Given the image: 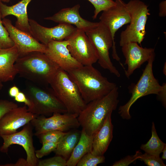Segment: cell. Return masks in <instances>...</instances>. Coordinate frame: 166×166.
<instances>
[{"mask_svg":"<svg viewBox=\"0 0 166 166\" xmlns=\"http://www.w3.org/2000/svg\"><path fill=\"white\" fill-rule=\"evenodd\" d=\"M14 66L20 77L43 86L49 85L60 68L45 53L37 51L19 55Z\"/></svg>","mask_w":166,"mask_h":166,"instance_id":"cell-1","label":"cell"},{"mask_svg":"<svg viewBox=\"0 0 166 166\" xmlns=\"http://www.w3.org/2000/svg\"><path fill=\"white\" fill-rule=\"evenodd\" d=\"M67 72L86 104L103 97L117 86L93 65H82Z\"/></svg>","mask_w":166,"mask_h":166,"instance_id":"cell-2","label":"cell"},{"mask_svg":"<svg viewBox=\"0 0 166 166\" xmlns=\"http://www.w3.org/2000/svg\"><path fill=\"white\" fill-rule=\"evenodd\" d=\"M118 96L117 86L105 96L86 104L77 118L80 126L88 135L94 136L108 116L116 109Z\"/></svg>","mask_w":166,"mask_h":166,"instance_id":"cell-3","label":"cell"},{"mask_svg":"<svg viewBox=\"0 0 166 166\" xmlns=\"http://www.w3.org/2000/svg\"><path fill=\"white\" fill-rule=\"evenodd\" d=\"M25 91L30 103L28 110L34 114L45 116L54 113L67 112L66 108L51 88L30 82L27 83Z\"/></svg>","mask_w":166,"mask_h":166,"instance_id":"cell-4","label":"cell"},{"mask_svg":"<svg viewBox=\"0 0 166 166\" xmlns=\"http://www.w3.org/2000/svg\"><path fill=\"white\" fill-rule=\"evenodd\" d=\"M49 85L66 108L67 112L78 116L86 104L78 87L68 73L59 68Z\"/></svg>","mask_w":166,"mask_h":166,"instance_id":"cell-5","label":"cell"},{"mask_svg":"<svg viewBox=\"0 0 166 166\" xmlns=\"http://www.w3.org/2000/svg\"><path fill=\"white\" fill-rule=\"evenodd\" d=\"M155 56V53L148 61L137 83L132 84L128 88L131 96L128 101L120 106L118 109V113L123 119L128 120L131 118L129 112L130 108L139 98L152 94L157 95L166 85V83L160 85L154 76L152 67Z\"/></svg>","mask_w":166,"mask_h":166,"instance_id":"cell-6","label":"cell"},{"mask_svg":"<svg viewBox=\"0 0 166 166\" xmlns=\"http://www.w3.org/2000/svg\"><path fill=\"white\" fill-rule=\"evenodd\" d=\"M130 16V21L120 36V45L130 42L140 44L145 38V26L149 15L148 6L140 0H131L126 3Z\"/></svg>","mask_w":166,"mask_h":166,"instance_id":"cell-7","label":"cell"},{"mask_svg":"<svg viewBox=\"0 0 166 166\" xmlns=\"http://www.w3.org/2000/svg\"><path fill=\"white\" fill-rule=\"evenodd\" d=\"M97 52L98 63L103 68L119 77L118 70L113 65L109 55V50L112 47L113 41L108 28L101 22H98L94 27L85 32Z\"/></svg>","mask_w":166,"mask_h":166,"instance_id":"cell-8","label":"cell"},{"mask_svg":"<svg viewBox=\"0 0 166 166\" xmlns=\"http://www.w3.org/2000/svg\"><path fill=\"white\" fill-rule=\"evenodd\" d=\"M78 115L67 112L54 113L49 117L39 115L30 122L34 128L35 135L51 130L65 132L78 128L80 126L77 119Z\"/></svg>","mask_w":166,"mask_h":166,"instance_id":"cell-9","label":"cell"},{"mask_svg":"<svg viewBox=\"0 0 166 166\" xmlns=\"http://www.w3.org/2000/svg\"><path fill=\"white\" fill-rule=\"evenodd\" d=\"M66 40L72 56L82 65H93L97 61L96 50L85 31L76 28Z\"/></svg>","mask_w":166,"mask_h":166,"instance_id":"cell-10","label":"cell"},{"mask_svg":"<svg viewBox=\"0 0 166 166\" xmlns=\"http://www.w3.org/2000/svg\"><path fill=\"white\" fill-rule=\"evenodd\" d=\"M115 4L103 11L100 21L109 29L113 41L112 56L119 62L120 58L116 51L114 37L117 31L124 25L129 23L130 16L125 3L122 0H116Z\"/></svg>","mask_w":166,"mask_h":166,"instance_id":"cell-11","label":"cell"},{"mask_svg":"<svg viewBox=\"0 0 166 166\" xmlns=\"http://www.w3.org/2000/svg\"><path fill=\"white\" fill-rule=\"evenodd\" d=\"M33 127L30 122L24 126L20 131L9 135H2L3 144L0 148V151L7 153L10 146L17 144L22 147L26 153V161L28 166H37L38 159L35 154L33 141Z\"/></svg>","mask_w":166,"mask_h":166,"instance_id":"cell-12","label":"cell"},{"mask_svg":"<svg viewBox=\"0 0 166 166\" xmlns=\"http://www.w3.org/2000/svg\"><path fill=\"white\" fill-rule=\"evenodd\" d=\"M32 35L38 42L46 45L52 41L66 40L76 30L71 25L59 24L53 27L43 26L35 20L29 19Z\"/></svg>","mask_w":166,"mask_h":166,"instance_id":"cell-13","label":"cell"},{"mask_svg":"<svg viewBox=\"0 0 166 166\" xmlns=\"http://www.w3.org/2000/svg\"><path fill=\"white\" fill-rule=\"evenodd\" d=\"M2 22L17 47L19 55L35 51L45 53L46 45L40 43L31 35L17 28L13 25L10 20L4 18Z\"/></svg>","mask_w":166,"mask_h":166,"instance_id":"cell-14","label":"cell"},{"mask_svg":"<svg viewBox=\"0 0 166 166\" xmlns=\"http://www.w3.org/2000/svg\"><path fill=\"white\" fill-rule=\"evenodd\" d=\"M69 43L67 40L52 41L46 45L45 53L60 68L67 72L82 66L72 56L67 47Z\"/></svg>","mask_w":166,"mask_h":166,"instance_id":"cell-15","label":"cell"},{"mask_svg":"<svg viewBox=\"0 0 166 166\" xmlns=\"http://www.w3.org/2000/svg\"><path fill=\"white\" fill-rule=\"evenodd\" d=\"M38 116L29 112L26 105L10 110L0 119V135L16 132Z\"/></svg>","mask_w":166,"mask_h":166,"instance_id":"cell-16","label":"cell"},{"mask_svg":"<svg viewBox=\"0 0 166 166\" xmlns=\"http://www.w3.org/2000/svg\"><path fill=\"white\" fill-rule=\"evenodd\" d=\"M138 44L136 42H130L122 46V51L125 59V64L127 66L125 73L128 78L136 69L148 61L155 53L154 49L143 48Z\"/></svg>","mask_w":166,"mask_h":166,"instance_id":"cell-17","label":"cell"},{"mask_svg":"<svg viewBox=\"0 0 166 166\" xmlns=\"http://www.w3.org/2000/svg\"><path fill=\"white\" fill-rule=\"evenodd\" d=\"M80 5L77 4L72 7L63 8L52 16L44 19L59 24L74 25L76 28L85 32L95 26L98 22H92L81 17L79 10Z\"/></svg>","mask_w":166,"mask_h":166,"instance_id":"cell-18","label":"cell"},{"mask_svg":"<svg viewBox=\"0 0 166 166\" xmlns=\"http://www.w3.org/2000/svg\"><path fill=\"white\" fill-rule=\"evenodd\" d=\"M31 0H22L11 6H7L0 2V13L2 18L9 15L15 16L17 19L15 26L31 35L27 11V6Z\"/></svg>","mask_w":166,"mask_h":166,"instance_id":"cell-19","label":"cell"},{"mask_svg":"<svg viewBox=\"0 0 166 166\" xmlns=\"http://www.w3.org/2000/svg\"><path fill=\"white\" fill-rule=\"evenodd\" d=\"M19 54L17 47L0 49V81L13 80L18 74L14 64Z\"/></svg>","mask_w":166,"mask_h":166,"instance_id":"cell-20","label":"cell"},{"mask_svg":"<svg viewBox=\"0 0 166 166\" xmlns=\"http://www.w3.org/2000/svg\"><path fill=\"white\" fill-rule=\"evenodd\" d=\"M111 114L108 116L102 125L94 135L91 152L93 155H104L112 139L113 125Z\"/></svg>","mask_w":166,"mask_h":166,"instance_id":"cell-21","label":"cell"},{"mask_svg":"<svg viewBox=\"0 0 166 166\" xmlns=\"http://www.w3.org/2000/svg\"><path fill=\"white\" fill-rule=\"evenodd\" d=\"M94 136L88 135L82 128L79 139L70 157L67 160L66 166H76L79 160L86 153L91 152Z\"/></svg>","mask_w":166,"mask_h":166,"instance_id":"cell-22","label":"cell"},{"mask_svg":"<svg viewBox=\"0 0 166 166\" xmlns=\"http://www.w3.org/2000/svg\"><path fill=\"white\" fill-rule=\"evenodd\" d=\"M81 133L78 130L67 132L58 142L53 151L56 155L61 156L67 160L79 139Z\"/></svg>","mask_w":166,"mask_h":166,"instance_id":"cell-23","label":"cell"},{"mask_svg":"<svg viewBox=\"0 0 166 166\" xmlns=\"http://www.w3.org/2000/svg\"><path fill=\"white\" fill-rule=\"evenodd\" d=\"M166 145L159 137L153 122L152 126V136L149 141L140 147L141 149L150 154L160 156V154Z\"/></svg>","mask_w":166,"mask_h":166,"instance_id":"cell-24","label":"cell"},{"mask_svg":"<svg viewBox=\"0 0 166 166\" xmlns=\"http://www.w3.org/2000/svg\"><path fill=\"white\" fill-rule=\"evenodd\" d=\"M104 155L97 156L93 154L91 152L83 156L77 163V166H96L105 162Z\"/></svg>","mask_w":166,"mask_h":166,"instance_id":"cell-25","label":"cell"},{"mask_svg":"<svg viewBox=\"0 0 166 166\" xmlns=\"http://www.w3.org/2000/svg\"><path fill=\"white\" fill-rule=\"evenodd\" d=\"M67 132L59 130H51L41 133L37 136L42 144L46 142L58 143Z\"/></svg>","mask_w":166,"mask_h":166,"instance_id":"cell-26","label":"cell"},{"mask_svg":"<svg viewBox=\"0 0 166 166\" xmlns=\"http://www.w3.org/2000/svg\"><path fill=\"white\" fill-rule=\"evenodd\" d=\"M137 160L143 161L148 166H165L162 159L160 156L145 152L142 154L138 151Z\"/></svg>","mask_w":166,"mask_h":166,"instance_id":"cell-27","label":"cell"},{"mask_svg":"<svg viewBox=\"0 0 166 166\" xmlns=\"http://www.w3.org/2000/svg\"><path fill=\"white\" fill-rule=\"evenodd\" d=\"M94 6L95 10L93 17V19H96L98 15L103 11L114 5L115 1L113 0H87Z\"/></svg>","mask_w":166,"mask_h":166,"instance_id":"cell-28","label":"cell"},{"mask_svg":"<svg viewBox=\"0 0 166 166\" xmlns=\"http://www.w3.org/2000/svg\"><path fill=\"white\" fill-rule=\"evenodd\" d=\"M2 18L0 13V49L9 48L14 45V44L4 26Z\"/></svg>","mask_w":166,"mask_h":166,"instance_id":"cell-29","label":"cell"},{"mask_svg":"<svg viewBox=\"0 0 166 166\" xmlns=\"http://www.w3.org/2000/svg\"><path fill=\"white\" fill-rule=\"evenodd\" d=\"M67 160L60 156L38 160V166H66Z\"/></svg>","mask_w":166,"mask_h":166,"instance_id":"cell-30","label":"cell"},{"mask_svg":"<svg viewBox=\"0 0 166 166\" xmlns=\"http://www.w3.org/2000/svg\"><path fill=\"white\" fill-rule=\"evenodd\" d=\"M57 144L50 142L42 143V145L41 149L35 150L36 157L38 159L42 158L53 152L56 148Z\"/></svg>","mask_w":166,"mask_h":166,"instance_id":"cell-31","label":"cell"},{"mask_svg":"<svg viewBox=\"0 0 166 166\" xmlns=\"http://www.w3.org/2000/svg\"><path fill=\"white\" fill-rule=\"evenodd\" d=\"M18 107V105L12 101L0 100V119L8 111Z\"/></svg>","mask_w":166,"mask_h":166,"instance_id":"cell-32","label":"cell"},{"mask_svg":"<svg viewBox=\"0 0 166 166\" xmlns=\"http://www.w3.org/2000/svg\"><path fill=\"white\" fill-rule=\"evenodd\" d=\"M138 151L136 152L134 155H128L125 157L113 163V166H128L137 160Z\"/></svg>","mask_w":166,"mask_h":166,"instance_id":"cell-33","label":"cell"},{"mask_svg":"<svg viewBox=\"0 0 166 166\" xmlns=\"http://www.w3.org/2000/svg\"><path fill=\"white\" fill-rule=\"evenodd\" d=\"M14 99L17 102L24 103L28 108L30 106V103L29 100L25 93L22 92L20 91L17 95L14 97Z\"/></svg>","mask_w":166,"mask_h":166,"instance_id":"cell-34","label":"cell"},{"mask_svg":"<svg viewBox=\"0 0 166 166\" xmlns=\"http://www.w3.org/2000/svg\"><path fill=\"white\" fill-rule=\"evenodd\" d=\"M159 16L160 17H164L166 16V1H161L159 4Z\"/></svg>","mask_w":166,"mask_h":166,"instance_id":"cell-35","label":"cell"},{"mask_svg":"<svg viewBox=\"0 0 166 166\" xmlns=\"http://www.w3.org/2000/svg\"><path fill=\"white\" fill-rule=\"evenodd\" d=\"M0 166H28L26 159L20 158L15 164H8Z\"/></svg>","mask_w":166,"mask_h":166,"instance_id":"cell-36","label":"cell"},{"mask_svg":"<svg viewBox=\"0 0 166 166\" xmlns=\"http://www.w3.org/2000/svg\"><path fill=\"white\" fill-rule=\"evenodd\" d=\"M166 85L164 86L163 89L160 92L159 94L157 95L164 107L166 106Z\"/></svg>","mask_w":166,"mask_h":166,"instance_id":"cell-37","label":"cell"},{"mask_svg":"<svg viewBox=\"0 0 166 166\" xmlns=\"http://www.w3.org/2000/svg\"><path fill=\"white\" fill-rule=\"evenodd\" d=\"M19 89L16 86L14 85L10 88L8 91L9 95L11 97H14L20 92Z\"/></svg>","mask_w":166,"mask_h":166,"instance_id":"cell-38","label":"cell"},{"mask_svg":"<svg viewBox=\"0 0 166 166\" xmlns=\"http://www.w3.org/2000/svg\"><path fill=\"white\" fill-rule=\"evenodd\" d=\"M162 152H163V154L161 157L162 160L166 159V145L164 147Z\"/></svg>","mask_w":166,"mask_h":166,"instance_id":"cell-39","label":"cell"},{"mask_svg":"<svg viewBox=\"0 0 166 166\" xmlns=\"http://www.w3.org/2000/svg\"><path fill=\"white\" fill-rule=\"evenodd\" d=\"M163 73H164L165 74V75H166V63H165L164 64V69H163Z\"/></svg>","mask_w":166,"mask_h":166,"instance_id":"cell-40","label":"cell"},{"mask_svg":"<svg viewBox=\"0 0 166 166\" xmlns=\"http://www.w3.org/2000/svg\"><path fill=\"white\" fill-rule=\"evenodd\" d=\"M11 0H0V2H6L8 3Z\"/></svg>","mask_w":166,"mask_h":166,"instance_id":"cell-41","label":"cell"},{"mask_svg":"<svg viewBox=\"0 0 166 166\" xmlns=\"http://www.w3.org/2000/svg\"><path fill=\"white\" fill-rule=\"evenodd\" d=\"M3 86V85L2 82L0 81V90L1 89Z\"/></svg>","mask_w":166,"mask_h":166,"instance_id":"cell-42","label":"cell"}]
</instances>
